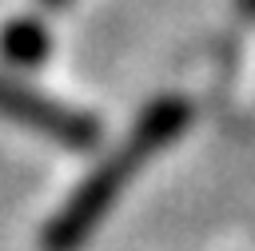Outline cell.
<instances>
[{"instance_id":"cell-2","label":"cell","mask_w":255,"mask_h":251,"mask_svg":"<svg viewBox=\"0 0 255 251\" xmlns=\"http://www.w3.org/2000/svg\"><path fill=\"white\" fill-rule=\"evenodd\" d=\"M0 116L20 124V127H28V131H40L52 143L72 147V151H88L104 135L100 116H92L84 108H68L60 100H48V96L24 88L12 76H0Z\"/></svg>"},{"instance_id":"cell-3","label":"cell","mask_w":255,"mask_h":251,"mask_svg":"<svg viewBox=\"0 0 255 251\" xmlns=\"http://www.w3.org/2000/svg\"><path fill=\"white\" fill-rule=\"evenodd\" d=\"M52 52V36L36 16H16L0 28V56L16 68H40Z\"/></svg>"},{"instance_id":"cell-5","label":"cell","mask_w":255,"mask_h":251,"mask_svg":"<svg viewBox=\"0 0 255 251\" xmlns=\"http://www.w3.org/2000/svg\"><path fill=\"white\" fill-rule=\"evenodd\" d=\"M68 4H72V0H40V8H52V12H56V8H68Z\"/></svg>"},{"instance_id":"cell-1","label":"cell","mask_w":255,"mask_h":251,"mask_svg":"<svg viewBox=\"0 0 255 251\" xmlns=\"http://www.w3.org/2000/svg\"><path fill=\"white\" fill-rule=\"evenodd\" d=\"M191 104L183 100V96H159V100H151L143 112H139V120L131 124V131H128V139L72 191V199L48 219V227H44V235H40V243H44V251H80L84 247V239L96 231V223L108 215V207L120 199V191L131 183V175L159 151V147H167L171 139H179L183 131H187V124H191Z\"/></svg>"},{"instance_id":"cell-4","label":"cell","mask_w":255,"mask_h":251,"mask_svg":"<svg viewBox=\"0 0 255 251\" xmlns=\"http://www.w3.org/2000/svg\"><path fill=\"white\" fill-rule=\"evenodd\" d=\"M235 8H239L243 16H255V0H235Z\"/></svg>"}]
</instances>
